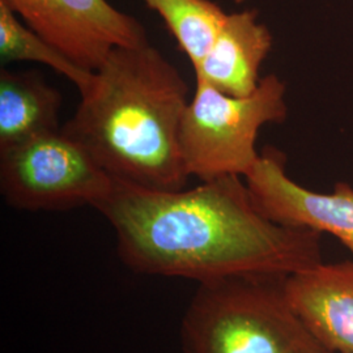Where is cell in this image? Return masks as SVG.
Wrapping results in <instances>:
<instances>
[{
  "label": "cell",
  "instance_id": "7a4b0ae2",
  "mask_svg": "<svg viewBox=\"0 0 353 353\" xmlns=\"http://www.w3.org/2000/svg\"><path fill=\"white\" fill-rule=\"evenodd\" d=\"M188 94L186 80L150 43L117 48L62 128L114 179L179 191L190 176L181 151Z\"/></svg>",
  "mask_w": 353,
  "mask_h": 353
},
{
  "label": "cell",
  "instance_id": "5b68a950",
  "mask_svg": "<svg viewBox=\"0 0 353 353\" xmlns=\"http://www.w3.org/2000/svg\"><path fill=\"white\" fill-rule=\"evenodd\" d=\"M113 185V176L62 127L0 151V192L16 210L96 208Z\"/></svg>",
  "mask_w": 353,
  "mask_h": 353
},
{
  "label": "cell",
  "instance_id": "9c48e42d",
  "mask_svg": "<svg viewBox=\"0 0 353 353\" xmlns=\"http://www.w3.org/2000/svg\"><path fill=\"white\" fill-rule=\"evenodd\" d=\"M272 49L270 29L258 11L229 13L212 46L194 68L195 79L233 97L252 94L261 83V65Z\"/></svg>",
  "mask_w": 353,
  "mask_h": 353
},
{
  "label": "cell",
  "instance_id": "8fae6325",
  "mask_svg": "<svg viewBox=\"0 0 353 353\" xmlns=\"http://www.w3.org/2000/svg\"><path fill=\"white\" fill-rule=\"evenodd\" d=\"M164 20L192 68L202 62L228 13L211 0H143Z\"/></svg>",
  "mask_w": 353,
  "mask_h": 353
},
{
  "label": "cell",
  "instance_id": "8992f818",
  "mask_svg": "<svg viewBox=\"0 0 353 353\" xmlns=\"http://www.w3.org/2000/svg\"><path fill=\"white\" fill-rule=\"evenodd\" d=\"M74 63L97 71L117 48L148 42L144 26L108 0H1Z\"/></svg>",
  "mask_w": 353,
  "mask_h": 353
},
{
  "label": "cell",
  "instance_id": "30bf717a",
  "mask_svg": "<svg viewBox=\"0 0 353 353\" xmlns=\"http://www.w3.org/2000/svg\"><path fill=\"white\" fill-rule=\"evenodd\" d=\"M61 92L38 71H0V151L59 130Z\"/></svg>",
  "mask_w": 353,
  "mask_h": 353
},
{
  "label": "cell",
  "instance_id": "4fadbf2b",
  "mask_svg": "<svg viewBox=\"0 0 353 353\" xmlns=\"http://www.w3.org/2000/svg\"><path fill=\"white\" fill-rule=\"evenodd\" d=\"M246 0H234V3H237V4H242V3H245Z\"/></svg>",
  "mask_w": 353,
  "mask_h": 353
},
{
  "label": "cell",
  "instance_id": "277c9868",
  "mask_svg": "<svg viewBox=\"0 0 353 353\" xmlns=\"http://www.w3.org/2000/svg\"><path fill=\"white\" fill-rule=\"evenodd\" d=\"M287 88L276 75L263 77L246 97H233L195 79L194 97L183 114L181 151L189 176L202 182L246 176L258 163L259 130L287 119Z\"/></svg>",
  "mask_w": 353,
  "mask_h": 353
},
{
  "label": "cell",
  "instance_id": "6da1fadb",
  "mask_svg": "<svg viewBox=\"0 0 353 353\" xmlns=\"http://www.w3.org/2000/svg\"><path fill=\"white\" fill-rule=\"evenodd\" d=\"M96 210L115 230L119 259L138 274L202 283L255 274L290 276L323 263L321 233L268 219L240 176L179 191L114 179Z\"/></svg>",
  "mask_w": 353,
  "mask_h": 353
},
{
  "label": "cell",
  "instance_id": "ba28073f",
  "mask_svg": "<svg viewBox=\"0 0 353 353\" xmlns=\"http://www.w3.org/2000/svg\"><path fill=\"white\" fill-rule=\"evenodd\" d=\"M287 292L319 341L335 353H353V259L290 275Z\"/></svg>",
  "mask_w": 353,
  "mask_h": 353
},
{
  "label": "cell",
  "instance_id": "3957f363",
  "mask_svg": "<svg viewBox=\"0 0 353 353\" xmlns=\"http://www.w3.org/2000/svg\"><path fill=\"white\" fill-rule=\"evenodd\" d=\"M288 275L199 283L181 323L183 353H335L294 310Z\"/></svg>",
  "mask_w": 353,
  "mask_h": 353
},
{
  "label": "cell",
  "instance_id": "52a82bcc",
  "mask_svg": "<svg viewBox=\"0 0 353 353\" xmlns=\"http://www.w3.org/2000/svg\"><path fill=\"white\" fill-rule=\"evenodd\" d=\"M285 163L281 152L265 147L245 176L259 210L281 225L330 233L353 256V188L338 182L328 194L305 189L287 176Z\"/></svg>",
  "mask_w": 353,
  "mask_h": 353
},
{
  "label": "cell",
  "instance_id": "7c38bea8",
  "mask_svg": "<svg viewBox=\"0 0 353 353\" xmlns=\"http://www.w3.org/2000/svg\"><path fill=\"white\" fill-rule=\"evenodd\" d=\"M0 59L3 63L28 61L49 65L75 84L80 94L92 85L94 72L83 70L62 51L23 24L0 0Z\"/></svg>",
  "mask_w": 353,
  "mask_h": 353
}]
</instances>
